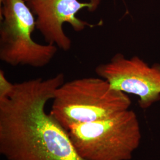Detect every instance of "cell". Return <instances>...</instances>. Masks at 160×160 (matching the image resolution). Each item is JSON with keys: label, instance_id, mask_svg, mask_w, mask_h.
Returning <instances> with one entry per match:
<instances>
[{"label": "cell", "instance_id": "6da1fadb", "mask_svg": "<svg viewBox=\"0 0 160 160\" xmlns=\"http://www.w3.org/2000/svg\"><path fill=\"white\" fill-rule=\"evenodd\" d=\"M65 82L59 73L14 83L0 97V153L6 160H85L46 105Z\"/></svg>", "mask_w": 160, "mask_h": 160}, {"label": "cell", "instance_id": "8992f818", "mask_svg": "<svg viewBox=\"0 0 160 160\" xmlns=\"http://www.w3.org/2000/svg\"><path fill=\"white\" fill-rule=\"evenodd\" d=\"M100 1L82 2L78 0H26V2L36 18V29L46 43L68 51L72 42L63 30V24H69L77 32L93 27L92 24L77 18L76 14L82 9L93 12Z\"/></svg>", "mask_w": 160, "mask_h": 160}, {"label": "cell", "instance_id": "52a82bcc", "mask_svg": "<svg viewBox=\"0 0 160 160\" xmlns=\"http://www.w3.org/2000/svg\"><path fill=\"white\" fill-rule=\"evenodd\" d=\"M14 83L10 82L6 78L4 72L0 71V97L4 96L11 90Z\"/></svg>", "mask_w": 160, "mask_h": 160}, {"label": "cell", "instance_id": "277c9868", "mask_svg": "<svg viewBox=\"0 0 160 160\" xmlns=\"http://www.w3.org/2000/svg\"><path fill=\"white\" fill-rule=\"evenodd\" d=\"M0 59L12 67H44L57 53V46L40 44L32 34L36 18L26 0H0Z\"/></svg>", "mask_w": 160, "mask_h": 160}, {"label": "cell", "instance_id": "3957f363", "mask_svg": "<svg viewBox=\"0 0 160 160\" xmlns=\"http://www.w3.org/2000/svg\"><path fill=\"white\" fill-rule=\"evenodd\" d=\"M67 131L77 152L85 160H131L142 139L137 115L129 109L75 125Z\"/></svg>", "mask_w": 160, "mask_h": 160}, {"label": "cell", "instance_id": "5b68a950", "mask_svg": "<svg viewBox=\"0 0 160 160\" xmlns=\"http://www.w3.org/2000/svg\"><path fill=\"white\" fill-rule=\"evenodd\" d=\"M95 71L115 89L137 96L142 109L160 100V64L149 66L137 56L116 53L108 62L97 65Z\"/></svg>", "mask_w": 160, "mask_h": 160}, {"label": "cell", "instance_id": "7a4b0ae2", "mask_svg": "<svg viewBox=\"0 0 160 160\" xmlns=\"http://www.w3.org/2000/svg\"><path fill=\"white\" fill-rule=\"evenodd\" d=\"M127 94L98 77L64 82L55 92L50 114L68 131L75 125L110 118L129 109Z\"/></svg>", "mask_w": 160, "mask_h": 160}]
</instances>
